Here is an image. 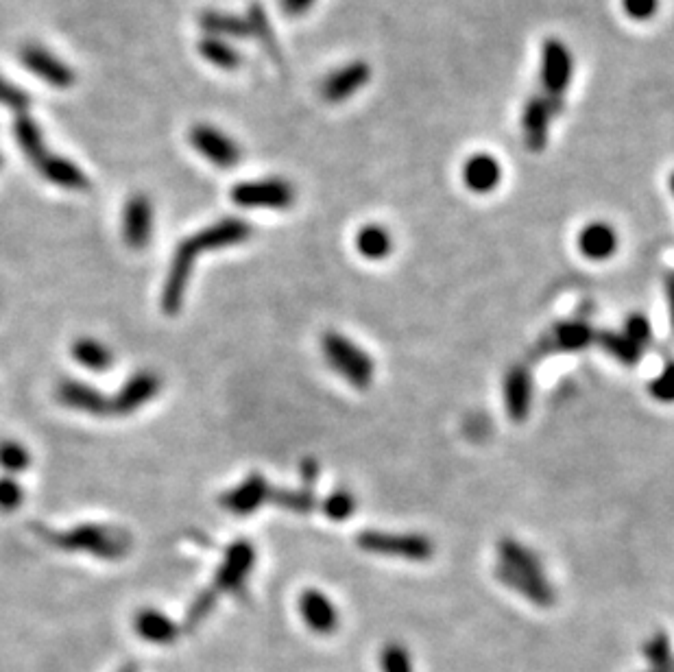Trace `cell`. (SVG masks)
<instances>
[{
  "label": "cell",
  "mask_w": 674,
  "mask_h": 672,
  "mask_svg": "<svg viewBox=\"0 0 674 672\" xmlns=\"http://www.w3.org/2000/svg\"><path fill=\"white\" fill-rule=\"evenodd\" d=\"M251 238V225L243 219H223L216 221L206 230L192 234L177 245L175 256L168 267L164 288H162V310L166 315H177L184 306L188 282L192 278L197 258L203 251H216L247 243Z\"/></svg>",
  "instance_id": "cell-1"
},
{
  "label": "cell",
  "mask_w": 674,
  "mask_h": 672,
  "mask_svg": "<svg viewBox=\"0 0 674 672\" xmlns=\"http://www.w3.org/2000/svg\"><path fill=\"white\" fill-rule=\"evenodd\" d=\"M38 533L46 544L64 552H83L103 561H120L125 559L134 539L125 531L112 524H81L68 531H53V528L38 526Z\"/></svg>",
  "instance_id": "cell-2"
},
{
  "label": "cell",
  "mask_w": 674,
  "mask_h": 672,
  "mask_svg": "<svg viewBox=\"0 0 674 672\" xmlns=\"http://www.w3.org/2000/svg\"><path fill=\"white\" fill-rule=\"evenodd\" d=\"M321 352L328 365L356 389H367L373 380V360L365 350H360L347 336L339 332H326L321 336Z\"/></svg>",
  "instance_id": "cell-3"
},
{
  "label": "cell",
  "mask_w": 674,
  "mask_h": 672,
  "mask_svg": "<svg viewBox=\"0 0 674 672\" xmlns=\"http://www.w3.org/2000/svg\"><path fill=\"white\" fill-rule=\"evenodd\" d=\"M572 70L574 62L568 46L555 38L546 40L544 51H541V88H544L541 96L546 99L552 116H559L563 110V99L570 86Z\"/></svg>",
  "instance_id": "cell-4"
},
{
  "label": "cell",
  "mask_w": 674,
  "mask_h": 672,
  "mask_svg": "<svg viewBox=\"0 0 674 672\" xmlns=\"http://www.w3.org/2000/svg\"><path fill=\"white\" fill-rule=\"evenodd\" d=\"M358 546L371 555L397 557L408 561H426L435 555V544L426 535L415 533H384V531H365L358 535Z\"/></svg>",
  "instance_id": "cell-5"
},
{
  "label": "cell",
  "mask_w": 674,
  "mask_h": 672,
  "mask_svg": "<svg viewBox=\"0 0 674 672\" xmlns=\"http://www.w3.org/2000/svg\"><path fill=\"white\" fill-rule=\"evenodd\" d=\"M297 192L286 179H251L232 188V201L240 208H269L286 210L295 203Z\"/></svg>",
  "instance_id": "cell-6"
},
{
  "label": "cell",
  "mask_w": 674,
  "mask_h": 672,
  "mask_svg": "<svg viewBox=\"0 0 674 672\" xmlns=\"http://www.w3.org/2000/svg\"><path fill=\"white\" fill-rule=\"evenodd\" d=\"M254 563H256V548L251 546V542H247V539H236L234 544L227 546L225 557L219 570L214 574L210 590L216 596L240 594L245 590L249 574L254 570Z\"/></svg>",
  "instance_id": "cell-7"
},
{
  "label": "cell",
  "mask_w": 674,
  "mask_h": 672,
  "mask_svg": "<svg viewBox=\"0 0 674 672\" xmlns=\"http://www.w3.org/2000/svg\"><path fill=\"white\" fill-rule=\"evenodd\" d=\"M190 144L216 168H234L243 158V151L230 136L206 123H199L190 129Z\"/></svg>",
  "instance_id": "cell-8"
},
{
  "label": "cell",
  "mask_w": 674,
  "mask_h": 672,
  "mask_svg": "<svg viewBox=\"0 0 674 672\" xmlns=\"http://www.w3.org/2000/svg\"><path fill=\"white\" fill-rule=\"evenodd\" d=\"M20 62L24 68L31 70L35 77H40L44 83L53 88L62 90L70 88L77 79L75 70L51 51H46L40 44H24L20 48Z\"/></svg>",
  "instance_id": "cell-9"
},
{
  "label": "cell",
  "mask_w": 674,
  "mask_h": 672,
  "mask_svg": "<svg viewBox=\"0 0 674 672\" xmlns=\"http://www.w3.org/2000/svg\"><path fill=\"white\" fill-rule=\"evenodd\" d=\"M160 389L162 380L155 371H138L112 398V415L127 417L138 413L142 406H147L151 400L158 398Z\"/></svg>",
  "instance_id": "cell-10"
},
{
  "label": "cell",
  "mask_w": 674,
  "mask_h": 672,
  "mask_svg": "<svg viewBox=\"0 0 674 672\" xmlns=\"http://www.w3.org/2000/svg\"><path fill=\"white\" fill-rule=\"evenodd\" d=\"M596 341V332L585 321H565L552 328L535 347L533 358H544L559 352H581Z\"/></svg>",
  "instance_id": "cell-11"
},
{
  "label": "cell",
  "mask_w": 674,
  "mask_h": 672,
  "mask_svg": "<svg viewBox=\"0 0 674 672\" xmlns=\"http://www.w3.org/2000/svg\"><path fill=\"white\" fill-rule=\"evenodd\" d=\"M57 400L77 413L92 417L112 415V398H107L99 389L81 380H62L55 389Z\"/></svg>",
  "instance_id": "cell-12"
},
{
  "label": "cell",
  "mask_w": 674,
  "mask_h": 672,
  "mask_svg": "<svg viewBox=\"0 0 674 672\" xmlns=\"http://www.w3.org/2000/svg\"><path fill=\"white\" fill-rule=\"evenodd\" d=\"M271 498V487L262 474H251L243 483L227 491L221 498V507L230 511L236 518H247L256 513L264 502Z\"/></svg>",
  "instance_id": "cell-13"
},
{
  "label": "cell",
  "mask_w": 674,
  "mask_h": 672,
  "mask_svg": "<svg viewBox=\"0 0 674 672\" xmlns=\"http://www.w3.org/2000/svg\"><path fill=\"white\" fill-rule=\"evenodd\" d=\"M153 232V206L147 195L129 197L123 212V238L131 249H144L149 245Z\"/></svg>",
  "instance_id": "cell-14"
},
{
  "label": "cell",
  "mask_w": 674,
  "mask_h": 672,
  "mask_svg": "<svg viewBox=\"0 0 674 672\" xmlns=\"http://www.w3.org/2000/svg\"><path fill=\"white\" fill-rule=\"evenodd\" d=\"M496 576H498L502 585H507L509 590L522 594L524 598L531 600V603L537 605V607L555 605L557 594L550 587V583L546 581V576L517 572L513 568L502 566V563H498V566H496Z\"/></svg>",
  "instance_id": "cell-15"
},
{
  "label": "cell",
  "mask_w": 674,
  "mask_h": 672,
  "mask_svg": "<svg viewBox=\"0 0 674 672\" xmlns=\"http://www.w3.org/2000/svg\"><path fill=\"white\" fill-rule=\"evenodd\" d=\"M371 77V68L367 62H352L339 70H334L332 75L321 83V96L328 103H341L347 101L349 96H354L360 88H365Z\"/></svg>",
  "instance_id": "cell-16"
},
{
  "label": "cell",
  "mask_w": 674,
  "mask_h": 672,
  "mask_svg": "<svg viewBox=\"0 0 674 672\" xmlns=\"http://www.w3.org/2000/svg\"><path fill=\"white\" fill-rule=\"evenodd\" d=\"M299 614L308 627L319 635H330L339 627V611L332 600L319 590H306L299 596Z\"/></svg>",
  "instance_id": "cell-17"
},
{
  "label": "cell",
  "mask_w": 674,
  "mask_h": 672,
  "mask_svg": "<svg viewBox=\"0 0 674 672\" xmlns=\"http://www.w3.org/2000/svg\"><path fill=\"white\" fill-rule=\"evenodd\" d=\"M35 168H38V173L46 179V182H51L53 186H59L64 190L81 192V190L90 188L88 175L83 173L75 162L62 158V155H57V153L48 151L44 158L35 164Z\"/></svg>",
  "instance_id": "cell-18"
},
{
  "label": "cell",
  "mask_w": 674,
  "mask_h": 672,
  "mask_svg": "<svg viewBox=\"0 0 674 672\" xmlns=\"http://www.w3.org/2000/svg\"><path fill=\"white\" fill-rule=\"evenodd\" d=\"M533 402V378L524 365L513 367L504 378V404L513 422H524Z\"/></svg>",
  "instance_id": "cell-19"
},
{
  "label": "cell",
  "mask_w": 674,
  "mask_h": 672,
  "mask_svg": "<svg viewBox=\"0 0 674 672\" xmlns=\"http://www.w3.org/2000/svg\"><path fill=\"white\" fill-rule=\"evenodd\" d=\"M550 107L546 99L541 94H533L528 99L524 114H522V131H524V142L526 147L533 153L544 151L546 142H548V127H550Z\"/></svg>",
  "instance_id": "cell-20"
},
{
  "label": "cell",
  "mask_w": 674,
  "mask_h": 672,
  "mask_svg": "<svg viewBox=\"0 0 674 672\" xmlns=\"http://www.w3.org/2000/svg\"><path fill=\"white\" fill-rule=\"evenodd\" d=\"M500 179H502V168L498 160L489 153H476L463 166L465 186L472 192H478V195H485V192L496 190Z\"/></svg>",
  "instance_id": "cell-21"
},
{
  "label": "cell",
  "mask_w": 674,
  "mask_h": 672,
  "mask_svg": "<svg viewBox=\"0 0 674 672\" xmlns=\"http://www.w3.org/2000/svg\"><path fill=\"white\" fill-rule=\"evenodd\" d=\"M579 249L585 258L594 260V262L607 260L616 254L618 234L609 223H603V221L589 223L579 234Z\"/></svg>",
  "instance_id": "cell-22"
},
{
  "label": "cell",
  "mask_w": 674,
  "mask_h": 672,
  "mask_svg": "<svg viewBox=\"0 0 674 672\" xmlns=\"http://www.w3.org/2000/svg\"><path fill=\"white\" fill-rule=\"evenodd\" d=\"M134 629L144 642L151 644H173L179 638V627L158 609H140L134 618Z\"/></svg>",
  "instance_id": "cell-23"
},
{
  "label": "cell",
  "mask_w": 674,
  "mask_h": 672,
  "mask_svg": "<svg viewBox=\"0 0 674 672\" xmlns=\"http://www.w3.org/2000/svg\"><path fill=\"white\" fill-rule=\"evenodd\" d=\"M201 29L206 31V35H212V38H221V40H240V38H249V24L247 18L243 20L240 16L234 14H225V11H216L208 9L203 11L199 18Z\"/></svg>",
  "instance_id": "cell-24"
},
{
  "label": "cell",
  "mask_w": 674,
  "mask_h": 672,
  "mask_svg": "<svg viewBox=\"0 0 674 672\" xmlns=\"http://www.w3.org/2000/svg\"><path fill=\"white\" fill-rule=\"evenodd\" d=\"M498 557H500L502 566L513 568L517 572L544 576L541 559L535 555L531 548H526L524 544L517 542V539H511V537L500 539V542H498Z\"/></svg>",
  "instance_id": "cell-25"
},
{
  "label": "cell",
  "mask_w": 674,
  "mask_h": 672,
  "mask_svg": "<svg viewBox=\"0 0 674 672\" xmlns=\"http://www.w3.org/2000/svg\"><path fill=\"white\" fill-rule=\"evenodd\" d=\"M14 136L20 144L22 153L27 155V160L35 166L38 164L44 155L48 153L46 144H44V136H42V129L40 125L35 123L33 116L29 114H18L16 123H14Z\"/></svg>",
  "instance_id": "cell-26"
},
{
  "label": "cell",
  "mask_w": 674,
  "mask_h": 672,
  "mask_svg": "<svg viewBox=\"0 0 674 672\" xmlns=\"http://www.w3.org/2000/svg\"><path fill=\"white\" fill-rule=\"evenodd\" d=\"M356 249H358V254L367 260H384L391 254L393 240H391L387 227L369 223L358 230Z\"/></svg>",
  "instance_id": "cell-27"
},
{
  "label": "cell",
  "mask_w": 674,
  "mask_h": 672,
  "mask_svg": "<svg viewBox=\"0 0 674 672\" xmlns=\"http://www.w3.org/2000/svg\"><path fill=\"white\" fill-rule=\"evenodd\" d=\"M72 358L77 360L81 367L90 371H105L114 363V354L105 343L92 339V336H83L72 343Z\"/></svg>",
  "instance_id": "cell-28"
},
{
  "label": "cell",
  "mask_w": 674,
  "mask_h": 672,
  "mask_svg": "<svg viewBox=\"0 0 674 672\" xmlns=\"http://www.w3.org/2000/svg\"><path fill=\"white\" fill-rule=\"evenodd\" d=\"M199 53L201 57L210 62L212 66L221 68V70H236L243 62V57L236 51V48L221 38H212V35H203L199 40Z\"/></svg>",
  "instance_id": "cell-29"
},
{
  "label": "cell",
  "mask_w": 674,
  "mask_h": 672,
  "mask_svg": "<svg viewBox=\"0 0 674 672\" xmlns=\"http://www.w3.org/2000/svg\"><path fill=\"white\" fill-rule=\"evenodd\" d=\"M596 343L603 347V350L616 358L622 365H637L642 360L644 350H640L635 343H631L627 336L618 334V332H598L596 334Z\"/></svg>",
  "instance_id": "cell-30"
},
{
  "label": "cell",
  "mask_w": 674,
  "mask_h": 672,
  "mask_svg": "<svg viewBox=\"0 0 674 672\" xmlns=\"http://www.w3.org/2000/svg\"><path fill=\"white\" fill-rule=\"evenodd\" d=\"M278 507L286 509V511H293V513H310L315 509L317 498H315V489L310 487H302V489H278V491H271V498Z\"/></svg>",
  "instance_id": "cell-31"
},
{
  "label": "cell",
  "mask_w": 674,
  "mask_h": 672,
  "mask_svg": "<svg viewBox=\"0 0 674 672\" xmlns=\"http://www.w3.org/2000/svg\"><path fill=\"white\" fill-rule=\"evenodd\" d=\"M247 24H249V33H254L258 42L267 48V51L278 59L280 57V48H278V40H275V33L269 24L267 14H264L262 5L254 3L249 7V14H247Z\"/></svg>",
  "instance_id": "cell-32"
},
{
  "label": "cell",
  "mask_w": 674,
  "mask_h": 672,
  "mask_svg": "<svg viewBox=\"0 0 674 672\" xmlns=\"http://www.w3.org/2000/svg\"><path fill=\"white\" fill-rule=\"evenodd\" d=\"M29 465H31V454L20 441H11V439L0 441V467H3L9 476L22 474Z\"/></svg>",
  "instance_id": "cell-33"
},
{
  "label": "cell",
  "mask_w": 674,
  "mask_h": 672,
  "mask_svg": "<svg viewBox=\"0 0 674 672\" xmlns=\"http://www.w3.org/2000/svg\"><path fill=\"white\" fill-rule=\"evenodd\" d=\"M356 511V500L345 489L334 491L326 500H323V513L328 515L334 522H345L354 515Z\"/></svg>",
  "instance_id": "cell-34"
},
{
  "label": "cell",
  "mask_w": 674,
  "mask_h": 672,
  "mask_svg": "<svg viewBox=\"0 0 674 672\" xmlns=\"http://www.w3.org/2000/svg\"><path fill=\"white\" fill-rule=\"evenodd\" d=\"M644 655L648 662H651L653 670H664V668H672V648H670V640L666 638V633H655L651 640L644 644Z\"/></svg>",
  "instance_id": "cell-35"
},
{
  "label": "cell",
  "mask_w": 674,
  "mask_h": 672,
  "mask_svg": "<svg viewBox=\"0 0 674 672\" xmlns=\"http://www.w3.org/2000/svg\"><path fill=\"white\" fill-rule=\"evenodd\" d=\"M380 664H382V672H413L411 655H408L406 646L397 644V642H391L382 648Z\"/></svg>",
  "instance_id": "cell-36"
},
{
  "label": "cell",
  "mask_w": 674,
  "mask_h": 672,
  "mask_svg": "<svg viewBox=\"0 0 674 672\" xmlns=\"http://www.w3.org/2000/svg\"><path fill=\"white\" fill-rule=\"evenodd\" d=\"M216 603H219V596H216L210 587L208 590H203L195 600H192V605L186 614V627L197 629L201 622H206V618L214 611Z\"/></svg>",
  "instance_id": "cell-37"
},
{
  "label": "cell",
  "mask_w": 674,
  "mask_h": 672,
  "mask_svg": "<svg viewBox=\"0 0 674 672\" xmlns=\"http://www.w3.org/2000/svg\"><path fill=\"white\" fill-rule=\"evenodd\" d=\"M624 336L631 343H635L640 350H646L648 345L653 341V330H651V323L644 315H631L627 321H624Z\"/></svg>",
  "instance_id": "cell-38"
},
{
  "label": "cell",
  "mask_w": 674,
  "mask_h": 672,
  "mask_svg": "<svg viewBox=\"0 0 674 672\" xmlns=\"http://www.w3.org/2000/svg\"><path fill=\"white\" fill-rule=\"evenodd\" d=\"M0 105L11 107V110L18 114H27V110L31 107V96L22 88L14 86V83L0 77Z\"/></svg>",
  "instance_id": "cell-39"
},
{
  "label": "cell",
  "mask_w": 674,
  "mask_h": 672,
  "mask_svg": "<svg viewBox=\"0 0 674 672\" xmlns=\"http://www.w3.org/2000/svg\"><path fill=\"white\" fill-rule=\"evenodd\" d=\"M24 502V489L16 480V476L0 478V511H16Z\"/></svg>",
  "instance_id": "cell-40"
},
{
  "label": "cell",
  "mask_w": 674,
  "mask_h": 672,
  "mask_svg": "<svg viewBox=\"0 0 674 672\" xmlns=\"http://www.w3.org/2000/svg\"><path fill=\"white\" fill-rule=\"evenodd\" d=\"M651 395L664 404L674 402V360H668L666 367L661 369L659 376L651 382Z\"/></svg>",
  "instance_id": "cell-41"
},
{
  "label": "cell",
  "mask_w": 674,
  "mask_h": 672,
  "mask_svg": "<svg viewBox=\"0 0 674 672\" xmlns=\"http://www.w3.org/2000/svg\"><path fill=\"white\" fill-rule=\"evenodd\" d=\"M622 9L633 20H651L657 14L659 0H622Z\"/></svg>",
  "instance_id": "cell-42"
},
{
  "label": "cell",
  "mask_w": 674,
  "mask_h": 672,
  "mask_svg": "<svg viewBox=\"0 0 674 672\" xmlns=\"http://www.w3.org/2000/svg\"><path fill=\"white\" fill-rule=\"evenodd\" d=\"M317 0H280V5H282V11L286 16H304L308 14V11L312 9V5H315Z\"/></svg>",
  "instance_id": "cell-43"
},
{
  "label": "cell",
  "mask_w": 674,
  "mask_h": 672,
  "mask_svg": "<svg viewBox=\"0 0 674 672\" xmlns=\"http://www.w3.org/2000/svg\"><path fill=\"white\" fill-rule=\"evenodd\" d=\"M299 472H302V480H304V487H315L317 478H319V463L315 459H304L302 467H299Z\"/></svg>",
  "instance_id": "cell-44"
},
{
  "label": "cell",
  "mask_w": 674,
  "mask_h": 672,
  "mask_svg": "<svg viewBox=\"0 0 674 672\" xmlns=\"http://www.w3.org/2000/svg\"><path fill=\"white\" fill-rule=\"evenodd\" d=\"M666 297H668V310H670V321L674 328V271L666 275Z\"/></svg>",
  "instance_id": "cell-45"
},
{
  "label": "cell",
  "mask_w": 674,
  "mask_h": 672,
  "mask_svg": "<svg viewBox=\"0 0 674 672\" xmlns=\"http://www.w3.org/2000/svg\"><path fill=\"white\" fill-rule=\"evenodd\" d=\"M118 672H140V670H138V666H134V664H127V666L120 668Z\"/></svg>",
  "instance_id": "cell-46"
},
{
  "label": "cell",
  "mask_w": 674,
  "mask_h": 672,
  "mask_svg": "<svg viewBox=\"0 0 674 672\" xmlns=\"http://www.w3.org/2000/svg\"><path fill=\"white\" fill-rule=\"evenodd\" d=\"M651 672H674V666L672 668H664V670H651Z\"/></svg>",
  "instance_id": "cell-47"
},
{
  "label": "cell",
  "mask_w": 674,
  "mask_h": 672,
  "mask_svg": "<svg viewBox=\"0 0 674 672\" xmlns=\"http://www.w3.org/2000/svg\"><path fill=\"white\" fill-rule=\"evenodd\" d=\"M670 188H672V192H674V173L670 175Z\"/></svg>",
  "instance_id": "cell-48"
},
{
  "label": "cell",
  "mask_w": 674,
  "mask_h": 672,
  "mask_svg": "<svg viewBox=\"0 0 674 672\" xmlns=\"http://www.w3.org/2000/svg\"><path fill=\"white\" fill-rule=\"evenodd\" d=\"M0 164H3V158H0Z\"/></svg>",
  "instance_id": "cell-49"
}]
</instances>
